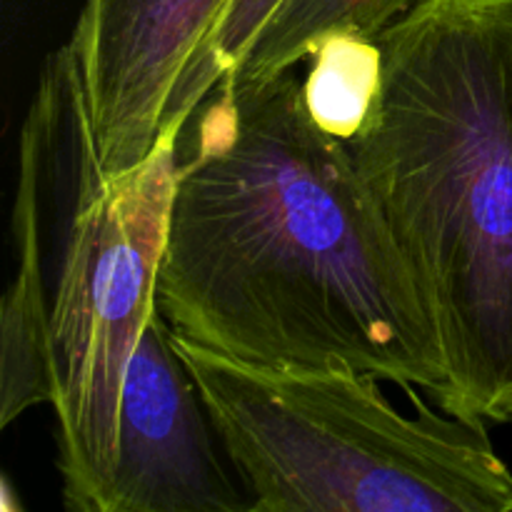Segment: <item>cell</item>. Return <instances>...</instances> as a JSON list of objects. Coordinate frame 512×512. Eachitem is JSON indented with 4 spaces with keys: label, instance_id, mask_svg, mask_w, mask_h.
Wrapping results in <instances>:
<instances>
[{
    "label": "cell",
    "instance_id": "cell-1",
    "mask_svg": "<svg viewBox=\"0 0 512 512\" xmlns=\"http://www.w3.org/2000/svg\"><path fill=\"white\" fill-rule=\"evenodd\" d=\"M158 310L175 335L275 368H350L443 403L420 280L305 78H225L183 125Z\"/></svg>",
    "mask_w": 512,
    "mask_h": 512
},
{
    "label": "cell",
    "instance_id": "cell-2",
    "mask_svg": "<svg viewBox=\"0 0 512 512\" xmlns=\"http://www.w3.org/2000/svg\"><path fill=\"white\" fill-rule=\"evenodd\" d=\"M178 143L110 175L73 43L48 55L20 128L0 428L53 410L68 510H108L125 373L158 310Z\"/></svg>",
    "mask_w": 512,
    "mask_h": 512
},
{
    "label": "cell",
    "instance_id": "cell-3",
    "mask_svg": "<svg viewBox=\"0 0 512 512\" xmlns=\"http://www.w3.org/2000/svg\"><path fill=\"white\" fill-rule=\"evenodd\" d=\"M373 40L348 143L443 335L440 408L512 425V0H418Z\"/></svg>",
    "mask_w": 512,
    "mask_h": 512
},
{
    "label": "cell",
    "instance_id": "cell-4",
    "mask_svg": "<svg viewBox=\"0 0 512 512\" xmlns=\"http://www.w3.org/2000/svg\"><path fill=\"white\" fill-rule=\"evenodd\" d=\"M253 512H512L488 423L438 415L350 368H275L175 335Z\"/></svg>",
    "mask_w": 512,
    "mask_h": 512
},
{
    "label": "cell",
    "instance_id": "cell-5",
    "mask_svg": "<svg viewBox=\"0 0 512 512\" xmlns=\"http://www.w3.org/2000/svg\"><path fill=\"white\" fill-rule=\"evenodd\" d=\"M105 512H253L160 310L150 315L125 373Z\"/></svg>",
    "mask_w": 512,
    "mask_h": 512
},
{
    "label": "cell",
    "instance_id": "cell-6",
    "mask_svg": "<svg viewBox=\"0 0 512 512\" xmlns=\"http://www.w3.org/2000/svg\"><path fill=\"white\" fill-rule=\"evenodd\" d=\"M233 0H85L70 43L110 175L145 163L163 140L175 83Z\"/></svg>",
    "mask_w": 512,
    "mask_h": 512
},
{
    "label": "cell",
    "instance_id": "cell-7",
    "mask_svg": "<svg viewBox=\"0 0 512 512\" xmlns=\"http://www.w3.org/2000/svg\"><path fill=\"white\" fill-rule=\"evenodd\" d=\"M418 0H283L228 78L265 80L308 63L330 40H373Z\"/></svg>",
    "mask_w": 512,
    "mask_h": 512
},
{
    "label": "cell",
    "instance_id": "cell-8",
    "mask_svg": "<svg viewBox=\"0 0 512 512\" xmlns=\"http://www.w3.org/2000/svg\"><path fill=\"white\" fill-rule=\"evenodd\" d=\"M283 0H233L228 13L220 20L213 38L203 45L198 55L188 63L183 75L170 93L168 108L163 115V140L180 138L183 125L195 113L200 103L210 95V90L235 73L240 60L263 25L273 18Z\"/></svg>",
    "mask_w": 512,
    "mask_h": 512
},
{
    "label": "cell",
    "instance_id": "cell-9",
    "mask_svg": "<svg viewBox=\"0 0 512 512\" xmlns=\"http://www.w3.org/2000/svg\"><path fill=\"white\" fill-rule=\"evenodd\" d=\"M305 75V93L320 123L350 138L368 108L378 75L375 40H330L313 58Z\"/></svg>",
    "mask_w": 512,
    "mask_h": 512
}]
</instances>
